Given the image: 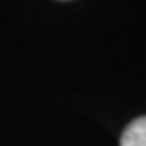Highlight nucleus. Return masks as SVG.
<instances>
[{"label":"nucleus","instance_id":"1","mask_svg":"<svg viewBox=\"0 0 146 146\" xmlns=\"http://www.w3.org/2000/svg\"><path fill=\"white\" fill-rule=\"evenodd\" d=\"M121 146H146V116L133 119L121 133Z\"/></svg>","mask_w":146,"mask_h":146}]
</instances>
